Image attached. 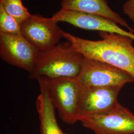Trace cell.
<instances>
[{
  "label": "cell",
  "instance_id": "30bf717a",
  "mask_svg": "<svg viewBox=\"0 0 134 134\" xmlns=\"http://www.w3.org/2000/svg\"><path fill=\"white\" fill-rule=\"evenodd\" d=\"M61 8L103 16L126 27L134 34L127 22L113 11L107 0H61Z\"/></svg>",
  "mask_w": 134,
  "mask_h": 134
},
{
  "label": "cell",
  "instance_id": "7c38bea8",
  "mask_svg": "<svg viewBox=\"0 0 134 134\" xmlns=\"http://www.w3.org/2000/svg\"><path fill=\"white\" fill-rule=\"evenodd\" d=\"M0 8L21 24L31 16L21 0H0Z\"/></svg>",
  "mask_w": 134,
  "mask_h": 134
},
{
  "label": "cell",
  "instance_id": "9c48e42d",
  "mask_svg": "<svg viewBox=\"0 0 134 134\" xmlns=\"http://www.w3.org/2000/svg\"><path fill=\"white\" fill-rule=\"evenodd\" d=\"M51 18L57 23L66 22L80 29L120 34L134 40V33L126 31L117 23L98 15L61 8Z\"/></svg>",
  "mask_w": 134,
  "mask_h": 134
},
{
  "label": "cell",
  "instance_id": "5bb4252c",
  "mask_svg": "<svg viewBox=\"0 0 134 134\" xmlns=\"http://www.w3.org/2000/svg\"><path fill=\"white\" fill-rule=\"evenodd\" d=\"M123 10L134 23V0H129L123 5Z\"/></svg>",
  "mask_w": 134,
  "mask_h": 134
},
{
  "label": "cell",
  "instance_id": "6da1fadb",
  "mask_svg": "<svg viewBox=\"0 0 134 134\" xmlns=\"http://www.w3.org/2000/svg\"><path fill=\"white\" fill-rule=\"evenodd\" d=\"M97 41L81 38L63 31V38L85 57L95 59L117 67L134 77L133 39L118 34L99 32Z\"/></svg>",
  "mask_w": 134,
  "mask_h": 134
},
{
  "label": "cell",
  "instance_id": "7a4b0ae2",
  "mask_svg": "<svg viewBox=\"0 0 134 134\" xmlns=\"http://www.w3.org/2000/svg\"><path fill=\"white\" fill-rule=\"evenodd\" d=\"M84 56L67 43L58 44L54 48L40 51L29 77L76 78L81 70Z\"/></svg>",
  "mask_w": 134,
  "mask_h": 134
},
{
  "label": "cell",
  "instance_id": "4fadbf2b",
  "mask_svg": "<svg viewBox=\"0 0 134 134\" xmlns=\"http://www.w3.org/2000/svg\"><path fill=\"white\" fill-rule=\"evenodd\" d=\"M0 32L13 35H21V24L1 8H0Z\"/></svg>",
  "mask_w": 134,
  "mask_h": 134
},
{
  "label": "cell",
  "instance_id": "277c9868",
  "mask_svg": "<svg viewBox=\"0 0 134 134\" xmlns=\"http://www.w3.org/2000/svg\"><path fill=\"white\" fill-rule=\"evenodd\" d=\"M82 86L120 87L134 82V77L127 72L95 59L85 57L77 77Z\"/></svg>",
  "mask_w": 134,
  "mask_h": 134
},
{
  "label": "cell",
  "instance_id": "3957f363",
  "mask_svg": "<svg viewBox=\"0 0 134 134\" xmlns=\"http://www.w3.org/2000/svg\"><path fill=\"white\" fill-rule=\"evenodd\" d=\"M59 117L68 124L79 121V96L81 86L77 78L40 77Z\"/></svg>",
  "mask_w": 134,
  "mask_h": 134
},
{
  "label": "cell",
  "instance_id": "8fae6325",
  "mask_svg": "<svg viewBox=\"0 0 134 134\" xmlns=\"http://www.w3.org/2000/svg\"><path fill=\"white\" fill-rule=\"evenodd\" d=\"M40 92L36 105L40 123V134H67L58 124L55 107L43 83L38 81Z\"/></svg>",
  "mask_w": 134,
  "mask_h": 134
},
{
  "label": "cell",
  "instance_id": "5b68a950",
  "mask_svg": "<svg viewBox=\"0 0 134 134\" xmlns=\"http://www.w3.org/2000/svg\"><path fill=\"white\" fill-rule=\"evenodd\" d=\"M79 121L94 134H134V115L119 102L107 112L81 117Z\"/></svg>",
  "mask_w": 134,
  "mask_h": 134
},
{
  "label": "cell",
  "instance_id": "52a82bcc",
  "mask_svg": "<svg viewBox=\"0 0 134 134\" xmlns=\"http://www.w3.org/2000/svg\"><path fill=\"white\" fill-rule=\"evenodd\" d=\"M40 51L22 35L0 32V57L10 65L30 74L35 65Z\"/></svg>",
  "mask_w": 134,
  "mask_h": 134
},
{
  "label": "cell",
  "instance_id": "ba28073f",
  "mask_svg": "<svg viewBox=\"0 0 134 134\" xmlns=\"http://www.w3.org/2000/svg\"><path fill=\"white\" fill-rule=\"evenodd\" d=\"M122 88L81 86L78 103L80 118L104 113L112 109L118 103V96Z\"/></svg>",
  "mask_w": 134,
  "mask_h": 134
},
{
  "label": "cell",
  "instance_id": "8992f818",
  "mask_svg": "<svg viewBox=\"0 0 134 134\" xmlns=\"http://www.w3.org/2000/svg\"><path fill=\"white\" fill-rule=\"evenodd\" d=\"M52 18L31 14L21 24V35L40 51L51 49L63 38V30Z\"/></svg>",
  "mask_w": 134,
  "mask_h": 134
}]
</instances>
